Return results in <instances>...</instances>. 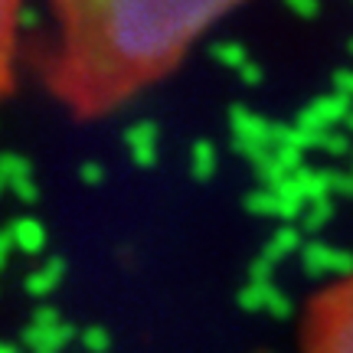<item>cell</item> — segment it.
Listing matches in <instances>:
<instances>
[{
    "mask_svg": "<svg viewBox=\"0 0 353 353\" xmlns=\"http://www.w3.org/2000/svg\"><path fill=\"white\" fill-rule=\"evenodd\" d=\"M229 13L236 3L223 0H59L37 59L39 82L76 121L108 118L174 76Z\"/></svg>",
    "mask_w": 353,
    "mask_h": 353,
    "instance_id": "obj_1",
    "label": "cell"
},
{
    "mask_svg": "<svg viewBox=\"0 0 353 353\" xmlns=\"http://www.w3.org/2000/svg\"><path fill=\"white\" fill-rule=\"evenodd\" d=\"M298 353H353V268L311 294Z\"/></svg>",
    "mask_w": 353,
    "mask_h": 353,
    "instance_id": "obj_2",
    "label": "cell"
},
{
    "mask_svg": "<svg viewBox=\"0 0 353 353\" xmlns=\"http://www.w3.org/2000/svg\"><path fill=\"white\" fill-rule=\"evenodd\" d=\"M26 10L20 3L0 0V99L10 95L13 88V65H17V46L23 33Z\"/></svg>",
    "mask_w": 353,
    "mask_h": 353,
    "instance_id": "obj_3",
    "label": "cell"
}]
</instances>
